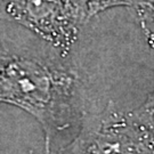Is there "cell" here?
Listing matches in <instances>:
<instances>
[{"label":"cell","instance_id":"1","mask_svg":"<svg viewBox=\"0 0 154 154\" xmlns=\"http://www.w3.org/2000/svg\"><path fill=\"white\" fill-rule=\"evenodd\" d=\"M0 103L32 116L44 130L46 154L56 138L85 118L78 73L58 57L0 38Z\"/></svg>","mask_w":154,"mask_h":154},{"label":"cell","instance_id":"2","mask_svg":"<svg viewBox=\"0 0 154 154\" xmlns=\"http://www.w3.org/2000/svg\"><path fill=\"white\" fill-rule=\"evenodd\" d=\"M58 154H154V118L110 102L102 112L85 116L77 136Z\"/></svg>","mask_w":154,"mask_h":154},{"label":"cell","instance_id":"3","mask_svg":"<svg viewBox=\"0 0 154 154\" xmlns=\"http://www.w3.org/2000/svg\"><path fill=\"white\" fill-rule=\"evenodd\" d=\"M0 18L28 29L63 57L90 20L87 0H1Z\"/></svg>","mask_w":154,"mask_h":154},{"label":"cell","instance_id":"4","mask_svg":"<svg viewBox=\"0 0 154 154\" xmlns=\"http://www.w3.org/2000/svg\"><path fill=\"white\" fill-rule=\"evenodd\" d=\"M136 11L145 40L149 47L154 49V0H149L147 2L138 6Z\"/></svg>","mask_w":154,"mask_h":154},{"label":"cell","instance_id":"5","mask_svg":"<svg viewBox=\"0 0 154 154\" xmlns=\"http://www.w3.org/2000/svg\"><path fill=\"white\" fill-rule=\"evenodd\" d=\"M149 0H87L88 2L89 17L96 16L99 13L116 7H135L143 5Z\"/></svg>","mask_w":154,"mask_h":154},{"label":"cell","instance_id":"6","mask_svg":"<svg viewBox=\"0 0 154 154\" xmlns=\"http://www.w3.org/2000/svg\"><path fill=\"white\" fill-rule=\"evenodd\" d=\"M138 109L151 118H154V91L149 94L146 100L144 102V104Z\"/></svg>","mask_w":154,"mask_h":154},{"label":"cell","instance_id":"7","mask_svg":"<svg viewBox=\"0 0 154 154\" xmlns=\"http://www.w3.org/2000/svg\"><path fill=\"white\" fill-rule=\"evenodd\" d=\"M30 154H33V152H30Z\"/></svg>","mask_w":154,"mask_h":154}]
</instances>
